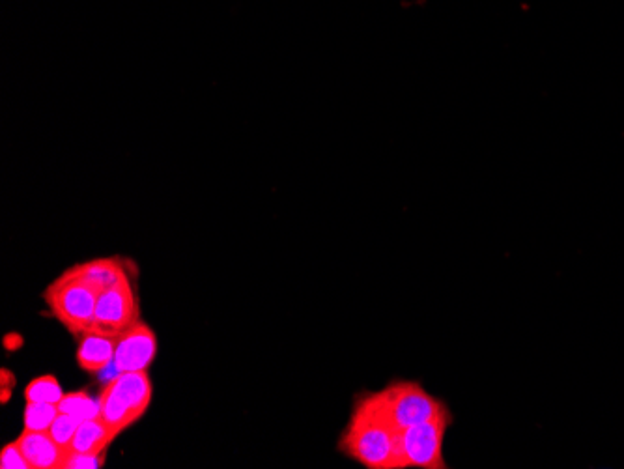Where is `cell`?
<instances>
[{"label": "cell", "mask_w": 624, "mask_h": 469, "mask_svg": "<svg viewBox=\"0 0 624 469\" xmlns=\"http://www.w3.org/2000/svg\"><path fill=\"white\" fill-rule=\"evenodd\" d=\"M21 453L27 458L30 469H60L68 451H64L49 432L23 430L17 438Z\"/></svg>", "instance_id": "obj_8"}, {"label": "cell", "mask_w": 624, "mask_h": 469, "mask_svg": "<svg viewBox=\"0 0 624 469\" xmlns=\"http://www.w3.org/2000/svg\"><path fill=\"white\" fill-rule=\"evenodd\" d=\"M120 434L109 427L100 415L98 417H92V419H86L83 421L77 432H75V438L71 441L70 451L68 453H85V455H103L107 453V449L111 447L116 438Z\"/></svg>", "instance_id": "obj_11"}, {"label": "cell", "mask_w": 624, "mask_h": 469, "mask_svg": "<svg viewBox=\"0 0 624 469\" xmlns=\"http://www.w3.org/2000/svg\"><path fill=\"white\" fill-rule=\"evenodd\" d=\"M453 421V412L447 408L428 421L404 428L402 449L406 456V466L417 469L449 468L443 456V441Z\"/></svg>", "instance_id": "obj_5"}, {"label": "cell", "mask_w": 624, "mask_h": 469, "mask_svg": "<svg viewBox=\"0 0 624 469\" xmlns=\"http://www.w3.org/2000/svg\"><path fill=\"white\" fill-rule=\"evenodd\" d=\"M0 391H2V404H8V400L12 397V393H14V389H10V387H0Z\"/></svg>", "instance_id": "obj_19"}, {"label": "cell", "mask_w": 624, "mask_h": 469, "mask_svg": "<svg viewBox=\"0 0 624 469\" xmlns=\"http://www.w3.org/2000/svg\"><path fill=\"white\" fill-rule=\"evenodd\" d=\"M139 303L129 275L116 285L105 288L96 303L94 324L90 331L118 337L139 322Z\"/></svg>", "instance_id": "obj_6"}, {"label": "cell", "mask_w": 624, "mask_h": 469, "mask_svg": "<svg viewBox=\"0 0 624 469\" xmlns=\"http://www.w3.org/2000/svg\"><path fill=\"white\" fill-rule=\"evenodd\" d=\"M154 395L152 380L146 372H118L103 387L100 417L118 434L126 432L148 412Z\"/></svg>", "instance_id": "obj_2"}, {"label": "cell", "mask_w": 624, "mask_h": 469, "mask_svg": "<svg viewBox=\"0 0 624 469\" xmlns=\"http://www.w3.org/2000/svg\"><path fill=\"white\" fill-rule=\"evenodd\" d=\"M58 404H47V402H27V408L23 413V425L27 430H38L47 432L55 417H57Z\"/></svg>", "instance_id": "obj_14"}, {"label": "cell", "mask_w": 624, "mask_h": 469, "mask_svg": "<svg viewBox=\"0 0 624 469\" xmlns=\"http://www.w3.org/2000/svg\"><path fill=\"white\" fill-rule=\"evenodd\" d=\"M62 275L71 277V279H81L90 285L98 286L101 292L109 286L116 285L120 279H124L129 275L122 260L120 258H96V260H88L75 264Z\"/></svg>", "instance_id": "obj_10"}, {"label": "cell", "mask_w": 624, "mask_h": 469, "mask_svg": "<svg viewBox=\"0 0 624 469\" xmlns=\"http://www.w3.org/2000/svg\"><path fill=\"white\" fill-rule=\"evenodd\" d=\"M0 468L2 469H30L29 462L21 453L17 441H12L2 447L0 453Z\"/></svg>", "instance_id": "obj_17"}, {"label": "cell", "mask_w": 624, "mask_h": 469, "mask_svg": "<svg viewBox=\"0 0 624 469\" xmlns=\"http://www.w3.org/2000/svg\"><path fill=\"white\" fill-rule=\"evenodd\" d=\"M116 337L101 335L96 331H86L79 337L77 365L90 374H100L101 370L113 365Z\"/></svg>", "instance_id": "obj_9"}, {"label": "cell", "mask_w": 624, "mask_h": 469, "mask_svg": "<svg viewBox=\"0 0 624 469\" xmlns=\"http://www.w3.org/2000/svg\"><path fill=\"white\" fill-rule=\"evenodd\" d=\"M101 290L81 279L60 275L57 281L45 288L43 299L51 314L57 318L71 335L81 337L92 329L96 303Z\"/></svg>", "instance_id": "obj_4"}, {"label": "cell", "mask_w": 624, "mask_h": 469, "mask_svg": "<svg viewBox=\"0 0 624 469\" xmlns=\"http://www.w3.org/2000/svg\"><path fill=\"white\" fill-rule=\"evenodd\" d=\"M0 387H10V389H14L15 387V376L14 372H10L8 369L0 370Z\"/></svg>", "instance_id": "obj_18"}, {"label": "cell", "mask_w": 624, "mask_h": 469, "mask_svg": "<svg viewBox=\"0 0 624 469\" xmlns=\"http://www.w3.org/2000/svg\"><path fill=\"white\" fill-rule=\"evenodd\" d=\"M370 397L383 417L398 430L419 425L449 408L441 398L430 395L423 385L413 380H395L380 391L370 393Z\"/></svg>", "instance_id": "obj_3"}, {"label": "cell", "mask_w": 624, "mask_h": 469, "mask_svg": "<svg viewBox=\"0 0 624 469\" xmlns=\"http://www.w3.org/2000/svg\"><path fill=\"white\" fill-rule=\"evenodd\" d=\"M66 393L62 391V385L58 384L57 378L51 374H45L40 378H34L27 389H25V400L27 402H47V404H58Z\"/></svg>", "instance_id": "obj_13"}, {"label": "cell", "mask_w": 624, "mask_h": 469, "mask_svg": "<svg viewBox=\"0 0 624 469\" xmlns=\"http://www.w3.org/2000/svg\"><path fill=\"white\" fill-rule=\"evenodd\" d=\"M105 464L103 455H85V453H68L60 469H100Z\"/></svg>", "instance_id": "obj_16"}, {"label": "cell", "mask_w": 624, "mask_h": 469, "mask_svg": "<svg viewBox=\"0 0 624 469\" xmlns=\"http://www.w3.org/2000/svg\"><path fill=\"white\" fill-rule=\"evenodd\" d=\"M339 449L367 469H406L402 430L393 427L376 408L370 393L355 398L350 421L342 430Z\"/></svg>", "instance_id": "obj_1"}, {"label": "cell", "mask_w": 624, "mask_h": 469, "mask_svg": "<svg viewBox=\"0 0 624 469\" xmlns=\"http://www.w3.org/2000/svg\"><path fill=\"white\" fill-rule=\"evenodd\" d=\"M157 356V337L154 329L137 322L116 337L113 367L118 372H146Z\"/></svg>", "instance_id": "obj_7"}, {"label": "cell", "mask_w": 624, "mask_h": 469, "mask_svg": "<svg viewBox=\"0 0 624 469\" xmlns=\"http://www.w3.org/2000/svg\"><path fill=\"white\" fill-rule=\"evenodd\" d=\"M83 421L73 417L70 413L58 412L55 421L51 428L47 430L51 434V438L57 441L58 445L64 449V451H70L71 441L75 438V432Z\"/></svg>", "instance_id": "obj_15"}, {"label": "cell", "mask_w": 624, "mask_h": 469, "mask_svg": "<svg viewBox=\"0 0 624 469\" xmlns=\"http://www.w3.org/2000/svg\"><path fill=\"white\" fill-rule=\"evenodd\" d=\"M58 410L86 421L100 415V400H94L90 395H86V391H75L62 397L58 402Z\"/></svg>", "instance_id": "obj_12"}]
</instances>
